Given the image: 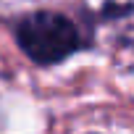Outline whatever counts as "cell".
Instances as JSON below:
<instances>
[{"label": "cell", "mask_w": 134, "mask_h": 134, "mask_svg": "<svg viewBox=\"0 0 134 134\" xmlns=\"http://www.w3.org/2000/svg\"><path fill=\"white\" fill-rule=\"evenodd\" d=\"M16 45L37 66H55L79 53L87 42L79 26L55 11H32L21 16L13 26Z\"/></svg>", "instance_id": "6da1fadb"}]
</instances>
